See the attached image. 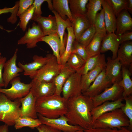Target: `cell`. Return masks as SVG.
Here are the masks:
<instances>
[{"instance_id": "obj_1", "label": "cell", "mask_w": 132, "mask_h": 132, "mask_svg": "<svg viewBox=\"0 0 132 132\" xmlns=\"http://www.w3.org/2000/svg\"><path fill=\"white\" fill-rule=\"evenodd\" d=\"M94 108L91 98L83 95L68 100L65 116L71 125L78 126L84 131L92 128L93 123L91 112Z\"/></svg>"}, {"instance_id": "obj_2", "label": "cell", "mask_w": 132, "mask_h": 132, "mask_svg": "<svg viewBox=\"0 0 132 132\" xmlns=\"http://www.w3.org/2000/svg\"><path fill=\"white\" fill-rule=\"evenodd\" d=\"M68 100L56 94L37 99V113L49 119H55L64 115L67 109Z\"/></svg>"}, {"instance_id": "obj_3", "label": "cell", "mask_w": 132, "mask_h": 132, "mask_svg": "<svg viewBox=\"0 0 132 132\" xmlns=\"http://www.w3.org/2000/svg\"><path fill=\"white\" fill-rule=\"evenodd\" d=\"M129 121L121 108L105 113L99 117L93 123V128L120 129L128 127Z\"/></svg>"}, {"instance_id": "obj_4", "label": "cell", "mask_w": 132, "mask_h": 132, "mask_svg": "<svg viewBox=\"0 0 132 132\" xmlns=\"http://www.w3.org/2000/svg\"><path fill=\"white\" fill-rule=\"evenodd\" d=\"M20 99L13 101L4 93H0V121L9 126L14 125L19 116V111L21 105Z\"/></svg>"}, {"instance_id": "obj_5", "label": "cell", "mask_w": 132, "mask_h": 132, "mask_svg": "<svg viewBox=\"0 0 132 132\" xmlns=\"http://www.w3.org/2000/svg\"><path fill=\"white\" fill-rule=\"evenodd\" d=\"M61 67L56 57L53 54H50L46 63L30 78L43 82L53 81L60 72Z\"/></svg>"}, {"instance_id": "obj_6", "label": "cell", "mask_w": 132, "mask_h": 132, "mask_svg": "<svg viewBox=\"0 0 132 132\" xmlns=\"http://www.w3.org/2000/svg\"><path fill=\"white\" fill-rule=\"evenodd\" d=\"M10 83L11 87L8 89L0 88V93H4L12 101L26 96L30 92L32 86L30 83L25 84L22 82L19 77L14 78Z\"/></svg>"}, {"instance_id": "obj_7", "label": "cell", "mask_w": 132, "mask_h": 132, "mask_svg": "<svg viewBox=\"0 0 132 132\" xmlns=\"http://www.w3.org/2000/svg\"><path fill=\"white\" fill-rule=\"evenodd\" d=\"M38 117L42 124L51 127L63 132H76L80 130L84 131L80 126L69 124L68 120L64 115L55 119H49L37 113Z\"/></svg>"}, {"instance_id": "obj_8", "label": "cell", "mask_w": 132, "mask_h": 132, "mask_svg": "<svg viewBox=\"0 0 132 132\" xmlns=\"http://www.w3.org/2000/svg\"><path fill=\"white\" fill-rule=\"evenodd\" d=\"M81 76L77 72L72 74L68 78L63 87V97L68 99L77 97L82 94Z\"/></svg>"}, {"instance_id": "obj_9", "label": "cell", "mask_w": 132, "mask_h": 132, "mask_svg": "<svg viewBox=\"0 0 132 132\" xmlns=\"http://www.w3.org/2000/svg\"><path fill=\"white\" fill-rule=\"evenodd\" d=\"M123 92V88L118 83H114L111 86L100 94L91 98L93 102L94 108L105 102L109 100L115 101L122 97Z\"/></svg>"}, {"instance_id": "obj_10", "label": "cell", "mask_w": 132, "mask_h": 132, "mask_svg": "<svg viewBox=\"0 0 132 132\" xmlns=\"http://www.w3.org/2000/svg\"><path fill=\"white\" fill-rule=\"evenodd\" d=\"M105 69L99 73L87 90L82 94L90 98L101 93L113 84L106 76Z\"/></svg>"}, {"instance_id": "obj_11", "label": "cell", "mask_w": 132, "mask_h": 132, "mask_svg": "<svg viewBox=\"0 0 132 132\" xmlns=\"http://www.w3.org/2000/svg\"><path fill=\"white\" fill-rule=\"evenodd\" d=\"M44 36L39 25L33 22L31 27L28 29L24 35L18 40L17 44H26L27 48H33L37 46V43L41 41L42 38Z\"/></svg>"}, {"instance_id": "obj_12", "label": "cell", "mask_w": 132, "mask_h": 132, "mask_svg": "<svg viewBox=\"0 0 132 132\" xmlns=\"http://www.w3.org/2000/svg\"><path fill=\"white\" fill-rule=\"evenodd\" d=\"M18 49L15 50L12 56L6 61L3 68L2 77L4 83V87L6 88L10 81L14 78L19 77V73L23 72L21 68L17 66L16 62Z\"/></svg>"}, {"instance_id": "obj_13", "label": "cell", "mask_w": 132, "mask_h": 132, "mask_svg": "<svg viewBox=\"0 0 132 132\" xmlns=\"http://www.w3.org/2000/svg\"><path fill=\"white\" fill-rule=\"evenodd\" d=\"M30 91L37 99L51 96L55 94L56 87L54 81L45 82L33 79Z\"/></svg>"}, {"instance_id": "obj_14", "label": "cell", "mask_w": 132, "mask_h": 132, "mask_svg": "<svg viewBox=\"0 0 132 132\" xmlns=\"http://www.w3.org/2000/svg\"><path fill=\"white\" fill-rule=\"evenodd\" d=\"M36 98L31 91L24 97L20 99L21 107L19 108V117H27L34 119L37 118L36 109Z\"/></svg>"}, {"instance_id": "obj_15", "label": "cell", "mask_w": 132, "mask_h": 132, "mask_svg": "<svg viewBox=\"0 0 132 132\" xmlns=\"http://www.w3.org/2000/svg\"><path fill=\"white\" fill-rule=\"evenodd\" d=\"M49 55L50 54H47L45 57L35 55L33 56V61L31 63L23 64L19 62L18 65L19 67L23 70L24 75L30 77L45 65L48 60Z\"/></svg>"}, {"instance_id": "obj_16", "label": "cell", "mask_w": 132, "mask_h": 132, "mask_svg": "<svg viewBox=\"0 0 132 132\" xmlns=\"http://www.w3.org/2000/svg\"><path fill=\"white\" fill-rule=\"evenodd\" d=\"M31 20L38 23L44 36L57 33V24L55 16L46 17L33 16Z\"/></svg>"}, {"instance_id": "obj_17", "label": "cell", "mask_w": 132, "mask_h": 132, "mask_svg": "<svg viewBox=\"0 0 132 132\" xmlns=\"http://www.w3.org/2000/svg\"><path fill=\"white\" fill-rule=\"evenodd\" d=\"M107 60L105 69L106 76L113 84L118 83L122 77L121 64L117 57L112 59L108 57Z\"/></svg>"}, {"instance_id": "obj_18", "label": "cell", "mask_w": 132, "mask_h": 132, "mask_svg": "<svg viewBox=\"0 0 132 132\" xmlns=\"http://www.w3.org/2000/svg\"><path fill=\"white\" fill-rule=\"evenodd\" d=\"M120 44L118 35L115 33H108L102 40L100 53L110 50L112 53V58L114 59L117 57V52Z\"/></svg>"}, {"instance_id": "obj_19", "label": "cell", "mask_w": 132, "mask_h": 132, "mask_svg": "<svg viewBox=\"0 0 132 132\" xmlns=\"http://www.w3.org/2000/svg\"><path fill=\"white\" fill-rule=\"evenodd\" d=\"M123 100V98L122 97L112 101L105 102L100 105L94 108L91 112L93 123L102 114L116 109L121 108L124 106L125 104L122 102Z\"/></svg>"}, {"instance_id": "obj_20", "label": "cell", "mask_w": 132, "mask_h": 132, "mask_svg": "<svg viewBox=\"0 0 132 132\" xmlns=\"http://www.w3.org/2000/svg\"><path fill=\"white\" fill-rule=\"evenodd\" d=\"M106 28L108 33H115L116 30V17L108 0H102Z\"/></svg>"}, {"instance_id": "obj_21", "label": "cell", "mask_w": 132, "mask_h": 132, "mask_svg": "<svg viewBox=\"0 0 132 132\" xmlns=\"http://www.w3.org/2000/svg\"><path fill=\"white\" fill-rule=\"evenodd\" d=\"M132 29V18L127 10L122 11L116 17V34L120 35Z\"/></svg>"}, {"instance_id": "obj_22", "label": "cell", "mask_w": 132, "mask_h": 132, "mask_svg": "<svg viewBox=\"0 0 132 132\" xmlns=\"http://www.w3.org/2000/svg\"><path fill=\"white\" fill-rule=\"evenodd\" d=\"M117 57L122 66L126 67L132 66V42L130 41L124 42L119 46Z\"/></svg>"}, {"instance_id": "obj_23", "label": "cell", "mask_w": 132, "mask_h": 132, "mask_svg": "<svg viewBox=\"0 0 132 132\" xmlns=\"http://www.w3.org/2000/svg\"><path fill=\"white\" fill-rule=\"evenodd\" d=\"M106 65V62L102 63L81 76V84L82 93L85 92L99 73L104 69Z\"/></svg>"}, {"instance_id": "obj_24", "label": "cell", "mask_w": 132, "mask_h": 132, "mask_svg": "<svg viewBox=\"0 0 132 132\" xmlns=\"http://www.w3.org/2000/svg\"><path fill=\"white\" fill-rule=\"evenodd\" d=\"M55 16L57 24V33L61 42L60 55L61 56L63 55L65 50L66 44L64 36L65 29L67 28L72 26L73 24L68 18L64 20L62 19L58 14L54 10L52 11Z\"/></svg>"}, {"instance_id": "obj_25", "label": "cell", "mask_w": 132, "mask_h": 132, "mask_svg": "<svg viewBox=\"0 0 132 132\" xmlns=\"http://www.w3.org/2000/svg\"><path fill=\"white\" fill-rule=\"evenodd\" d=\"M76 71L66 63L62 66L60 71L54 80L56 87L55 94L61 95L63 87L69 77Z\"/></svg>"}, {"instance_id": "obj_26", "label": "cell", "mask_w": 132, "mask_h": 132, "mask_svg": "<svg viewBox=\"0 0 132 132\" xmlns=\"http://www.w3.org/2000/svg\"><path fill=\"white\" fill-rule=\"evenodd\" d=\"M52 4L53 10L63 19L68 18L72 24L73 15L71 12L68 0H53Z\"/></svg>"}, {"instance_id": "obj_27", "label": "cell", "mask_w": 132, "mask_h": 132, "mask_svg": "<svg viewBox=\"0 0 132 132\" xmlns=\"http://www.w3.org/2000/svg\"><path fill=\"white\" fill-rule=\"evenodd\" d=\"M72 15V27L75 37V40L77 41L83 33L90 25L86 16Z\"/></svg>"}, {"instance_id": "obj_28", "label": "cell", "mask_w": 132, "mask_h": 132, "mask_svg": "<svg viewBox=\"0 0 132 132\" xmlns=\"http://www.w3.org/2000/svg\"><path fill=\"white\" fill-rule=\"evenodd\" d=\"M105 62V55L103 54H100L89 57L83 65L76 72L82 76Z\"/></svg>"}, {"instance_id": "obj_29", "label": "cell", "mask_w": 132, "mask_h": 132, "mask_svg": "<svg viewBox=\"0 0 132 132\" xmlns=\"http://www.w3.org/2000/svg\"><path fill=\"white\" fill-rule=\"evenodd\" d=\"M41 41L47 44L53 52V55L56 58L58 63L61 66L60 51L61 42L57 33L46 35L41 39Z\"/></svg>"}, {"instance_id": "obj_30", "label": "cell", "mask_w": 132, "mask_h": 132, "mask_svg": "<svg viewBox=\"0 0 132 132\" xmlns=\"http://www.w3.org/2000/svg\"><path fill=\"white\" fill-rule=\"evenodd\" d=\"M121 79L118 83L123 89V98L131 95L132 93V81L130 77L131 73L127 68L122 67Z\"/></svg>"}, {"instance_id": "obj_31", "label": "cell", "mask_w": 132, "mask_h": 132, "mask_svg": "<svg viewBox=\"0 0 132 132\" xmlns=\"http://www.w3.org/2000/svg\"><path fill=\"white\" fill-rule=\"evenodd\" d=\"M86 16L90 25H94L96 16L99 11L102 9V0H89L87 6Z\"/></svg>"}, {"instance_id": "obj_32", "label": "cell", "mask_w": 132, "mask_h": 132, "mask_svg": "<svg viewBox=\"0 0 132 132\" xmlns=\"http://www.w3.org/2000/svg\"><path fill=\"white\" fill-rule=\"evenodd\" d=\"M66 29L68 34L66 47L63 53L60 57V63L62 66L66 63L71 53L73 43L75 39L73 27H67Z\"/></svg>"}, {"instance_id": "obj_33", "label": "cell", "mask_w": 132, "mask_h": 132, "mask_svg": "<svg viewBox=\"0 0 132 132\" xmlns=\"http://www.w3.org/2000/svg\"><path fill=\"white\" fill-rule=\"evenodd\" d=\"M88 0H68L69 7L72 15L86 16L87 5Z\"/></svg>"}, {"instance_id": "obj_34", "label": "cell", "mask_w": 132, "mask_h": 132, "mask_svg": "<svg viewBox=\"0 0 132 132\" xmlns=\"http://www.w3.org/2000/svg\"><path fill=\"white\" fill-rule=\"evenodd\" d=\"M104 37L100 34L96 33L91 41L86 47L89 57L100 54L101 43Z\"/></svg>"}, {"instance_id": "obj_35", "label": "cell", "mask_w": 132, "mask_h": 132, "mask_svg": "<svg viewBox=\"0 0 132 132\" xmlns=\"http://www.w3.org/2000/svg\"><path fill=\"white\" fill-rule=\"evenodd\" d=\"M42 123L39 119H34L27 117H19L15 120L14 127L16 129L27 127L34 129L39 126Z\"/></svg>"}, {"instance_id": "obj_36", "label": "cell", "mask_w": 132, "mask_h": 132, "mask_svg": "<svg viewBox=\"0 0 132 132\" xmlns=\"http://www.w3.org/2000/svg\"><path fill=\"white\" fill-rule=\"evenodd\" d=\"M96 33L104 37L107 34L103 9L97 14L94 23Z\"/></svg>"}, {"instance_id": "obj_37", "label": "cell", "mask_w": 132, "mask_h": 132, "mask_svg": "<svg viewBox=\"0 0 132 132\" xmlns=\"http://www.w3.org/2000/svg\"><path fill=\"white\" fill-rule=\"evenodd\" d=\"M34 10V7L33 4L27 10L19 16L20 21L19 27L23 32L26 31L27 25L33 16Z\"/></svg>"}, {"instance_id": "obj_38", "label": "cell", "mask_w": 132, "mask_h": 132, "mask_svg": "<svg viewBox=\"0 0 132 132\" xmlns=\"http://www.w3.org/2000/svg\"><path fill=\"white\" fill-rule=\"evenodd\" d=\"M96 33L94 25H90L82 34L77 41L86 47L93 38Z\"/></svg>"}, {"instance_id": "obj_39", "label": "cell", "mask_w": 132, "mask_h": 132, "mask_svg": "<svg viewBox=\"0 0 132 132\" xmlns=\"http://www.w3.org/2000/svg\"><path fill=\"white\" fill-rule=\"evenodd\" d=\"M86 61L78 55L71 53L66 63L72 69L76 72L84 64Z\"/></svg>"}, {"instance_id": "obj_40", "label": "cell", "mask_w": 132, "mask_h": 132, "mask_svg": "<svg viewBox=\"0 0 132 132\" xmlns=\"http://www.w3.org/2000/svg\"><path fill=\"white\" fill-rule=\"evenodd\" d=\"M125 102L124 105L121 108L124 113L129 119L130 125L128 128L132 131V95L123 98Z\"/></svg>"}, {"instance_id": "obj_41", "label": "cell", "mask_w": 132, "mask_h": 132, "mask_svg": "<svg viewBox=\"0 0 132 132\" xmlns=\"http://www.w3.org/2000/svg\"><path fill=\"white\" fill-rule=\"evenodd\" d=\"M117 17L122 11L127 10L128 0H108Z\"/></svg>"}, {"instance_id": "obj_42", "label": "cell", "mask_w": 132, "mask_h": 132, "mask_svg": "<svg viewBox=\"0 0 132 132\" xmlns=\"http://www.w3.org/2000/svg\"><path fill=\"white\" fill-rule=\"evenodd\" d=\"M71 53L78 55L86 61L89 57L86 47L75 40L73 43Z\"/></svg>"}, {"instance_id": "obj_43", "label": "cell", "mask_w": 132, "mask_h": 132, "mask_svg": "<svg viewBox=\"0 0 132 132\" xmlns=\"http://www.w3.org/2000/svg\"><path fill=\"white\" fill-rule=\"evenodd\" d=\"M84 132H132L127 127H122L120 129H101L91 128L89 129L85 130Z\"/></svg>"}, {"instance_id": "obj_44", "label": "cell", "mask_w": 132, "mask_h": 132, "mask_svg": "<svg viewBox=\"0 0 132 132\" xmlns=\"http://www.w3.org/2000/svg\"><path fill=\"white\" fill-rule=\"evenodd\" d=\"M33 0H20L19 1V7L17 16L20 15L27 10L33 3Z\"/></svg>"}, {"instance_id": "obj_45", "label": "cell", "mask_w": 132, "mask_h": 132, "mask_svg": "<svg viewBox=\"0 0 132 132\" xmlns=\"http://www.w3.org/2000/svg\"><path fill=\"white\" fill-rule=\"evenodd\" d=\"M46 0H34L33 4L34 7V10L33 16H41L42 12L41 7L42 4Z\"/></svg>"}, {"instance_id": "obj_46", "label": "cell", "mask_w": 132, "mask_h": 132, "mask_svg": "<svg viewBox=\"0 0 132 132\" xmlns=\"http://www.w3.org/2000/svg\"><path fill=\"white\" fill-rule=\"evenodd\" d=\"M38 132H62L60 131L54 129L47 125L42 124L37 127Z\"/></svg>"}, {"instance_id": "obj_47", "label": "cell", "mask_w": 132, "mask_h": 132, "mask_svg": "<svg viewBox=\"0 0 132 132\" xmlns=\"http://www.w3.org/2000/svg\"><path fill=\"white\" fill-rule=\"evenodd\" d=\"M15 8L13 12L11 13V15L7 19V21L9 23H11L12 24L15 23L17 21V18L16 17L18 10L19 7V1L16 2L15 3Z\"/></svg>"}, {"instance_id": "obj_48", "label": "cell", "mask_w": 132, "mask_h": 132, "mask_svg": "<svg viewBox=\"0 0 132 132\" xmlns=\"http://www.w3.org/2000/svg\"><path fill=\"white\" fill-rule=\"evenodd\" d=\"M7 61L6 57L1 56L0 57V88L4 87V83L2 77V70L4 64Z\"/></svg>"}, {"instance_id": "obj_49", "label": "cell", "mask_w": 132, "mask_h": 132, "mask_svg": "<svg viewBox=\"0 0 132 132\" xmlns=\"http://www.w3.org/2000/svg\"><path fill=\"white\" fill-rule=\"evenodd\" d=\"M120 39V44L132 40V32L125 33L120 35H118Z\"/></svg>"}, {"instance_id": "obj_50", "label": "cell", "mask_w": 132, "mask_h": 132, "mask_svg": "<svg viewBox=\"0 0 132 132\" xmlns=\"http://www.w3.org/2000/svg\"><path fill=\"white\" fill-rule=\"evenodd\" d=\"M15 7V6L14 5V6L11 8L5 7L2 9H0V15L9 12H11V13L14 11ZM0 29L3 30H4L8 32H10L12 31L5 30L4 29L2 26L0 25Z\"/></svg>"}, {"instance_id": "obj_51", "label": "cell", "mask_w": 132, "mask_h": 132, "mask_svg": "<svg viewBox=\"0 0 132 132\" xmlns=\"http://www.w3.org/2000/svg\"><path fill=\"white\" fill-rule=\"evenodd\" d=\"M8 126L5 124L0 126V132H8Z\"/></svg>"}, {"instance_id": "obj_52", "label": "cell", "mask_w": 132, "mask_h": 132, "mask_svg": "<svg viewBox=\"0 0 132 132\" xmlns=\"http://www.w3.org/2000/svg\"><path fill=\"white\" fill-rule=\"evenodd\" d=\"M128 5L127 10L131 13H132V0H128Z\"/></svg>"}, {"instance_id": "obj_53", "label": "cell", "mask_w": 132, "mask_h": 132, "mask_svg": "<svg viewBox=\"0 0 132 132\" xmlns=\"http://www.w3.org/2000/svg\"><path fill=\"white\" fill-rule=\"evenodd\" d=\"M46 2H47L48 7L50 10L51 11L53 10L52 6V0H46Z\"/></svg>"}, {"instance_id": "obj_54", "label": "cell", "mask_w": 132, "mask_h": 132, "mask_svg": "<svg viewBox=\"0 0 132 132\" xmlns=\"http://www.w3.org/2000/svg\"><path fill=\"white\" fill-rule=\"evenodd\" d=\"M84 130H78L76 132H84Z\"/></svg>"}, {"instance_id": "obj_55", "label": "cell", "mask_w": 132, "mask_h": 132, "mask_svg": "<svg viewBox=\"0 0 132 132\" xmlns=\"http://www.w3.org/2000/svg\"><path fill=\"white\" fill-rule=\"evenodd\" d=\"M1 53L0 52V57L1 56Z\"/></svg>"}]
</instances>
